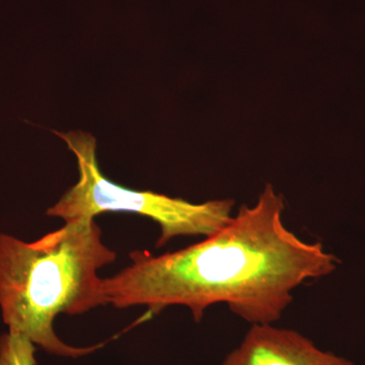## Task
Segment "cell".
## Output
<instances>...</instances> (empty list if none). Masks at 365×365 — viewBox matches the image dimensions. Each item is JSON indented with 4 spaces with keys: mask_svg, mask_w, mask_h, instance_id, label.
<instances>
[{
    "mask_svg": "<svg viewBox=\"0 0 365 365\" xmlns=\"http://www.w3.org/2000/svg\"><path fill=\"white\" fill-rule=\"evenodd\" d=\"M220 365H354L324 351L313 341L292 329L273 324L252 325L239 346Z\"/></svg>",
    "mask_w": 365,
    "mask_h": 365,
    "instance_id": "cell-4",
    "label": "cell"
},
{
    "mask_svg": "<svg viewBox=\"0 0 365 365\" xmlns=\"http://www.w3.org/2000/svg\"><path fill=\"white\" fill-rule=\"evenodd\" d=\"M36 348L31 341L16 334L0 338V365H37Z\"/></svg>",
    "mask_w": 365,
    "mask_h": 365,
    "instance_id": "cell-5",
    "label": "cell"
},
{
    "mask_svg": "<svg viewBox=\"0 0 365 365\" xmlns=\"http://www.w3.org/2000/svg\"><path fill=\"white\" fill-rule=\"evenodd\" d=\"M283 211L282 196L267 185L255 205L202 242L160 256L132 252L128 267L105 278L106 304L145 306L151 314L186 307L200 322L209 307L225 304L251 325L276 323L297 287L339 264L321 242L288 230Z\"/></svg>",
    "mask_w": 365,
    "mask_h": 365,
    "instance_id": "cell-1",
    "label": "cell"
},
{
    "mask_svg": "<svg viewBox=\"0 0 365 365\" xmlns=\"http://www.w3.org/2000/svg\"><path fill=\"white\" fill-rule=\"evenodd\" d=\"M116 260L95 220L66 222L32 242L0 235V307L9 333L59 356L90 354L104 344L74 347L59 339L55 319L105 306L98 271Z\"/></svg>",
    "mask_w": 365,
    "mask_h": 365,
    "instance_id": "cell-2",
    "label": "cell"
},
{
    "mask_svg": "<svg viewBox=\"0 0 365 365\" xmlns=\"http://www.w3.org/2000/svg\"><path fill=\"white\" fill-rule=\"evenodd\" d=\"M53 132L63 139L76 155L79 179L58 202L48 209L47 215L69 222L95 220L96 216L107 212L135 213L158 223L160 235L157 248H162L175 237H210L228 225L234 216L235 201L230 199L191 203L112 182L98 168L95 137L79 130Z\"/></svg>",
    "mask_w": 365,
    "mask_h": 365,
    "instance_id": "cell-3",
    "label": "cell"
}]
</instances>
